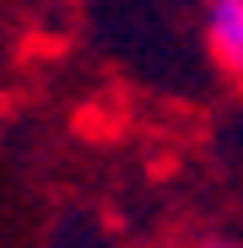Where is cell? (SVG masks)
Segmentation results:
<instances>
[{"label":"cell","instance_id":"6da1fadb","mask_svg":"<svg viewBox=\"0 0 243 248\" xmlns=\"http://www.w3.org/2000/svg\"><path fill=\"white\" fill-rule=\"evenodd\" d=\"M200 32H206L211 60L243 81V0H211L200 11Z\"/></svg>","mask_w":243,"mask_h":248},{"label":"cell","instance_id":"7a4b0ae2","mask_svg":"<svg viewBox=\"0 0 243 248\" xmlns=\"http://www.w3.org/2000/svg\"><path fill=\"white\" fill-rule=\"evenodd\" d=\"M200 248H243V243H200Z\"/></svg>","mask_w":243,"mask_h":248}]
</instances>
